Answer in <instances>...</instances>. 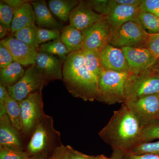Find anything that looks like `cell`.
Wrapping results in <instances>:
<instances>
[{
    "mask_svg": "<svg viewBox=\"0 0 159 159\" xmlns=\"http://www.w3.org/2000/svg\"><path fill=\"white\" fill-rule=\"evenodd\" d=\"M142 129L134 114L123 103L119 109L114 111L99 135L113 150L127 153L141 143Z\"/></svg>",
    "mask_w": 159,
    "mask_h": 159,
    "instance_id": "6da1fadb",
    "label": "cell"
},
{
    "mask_svg": "<svg viewBox=\"0 0 159 159\" xmlns=\"http://www.w3.org/2000/svg\"><path fill=\"white\" fill-rule=\"evenodd\" d=\"M62 75L64 84L72 96L85 101L96 100L98 80L87 68L82 50L68 54L63 64Z\"/></svg>",
    "mask_w": 159,
    "mask_h": 159,
    "instance_id": "7a4b0ae2",
    "label": "cell"
},
{
    "mask_svg": "<svg viewBox=\"0 0 159 159\" xmlns=\"http://www.w3.org/2000/svg\"><path fill=\"white\" fill-rule=\"evenodd\" d=\"M133 73L103 70L97 77L98 90L96 100L108 105L124 103L125 83Z\"/></svg>",
    "mask_w": 159,
    "mask_h": 159,
    "instance_id": "3957f363",
    "label": "cell"
},
{
    "mask_svg": "<svg viewBox=\"0 0 159 159\" xmlns=\"http://www.w3.org/2000/svg\"><path fill=\"white\" fill-rule=\"evenodd\" d=\"M156 94H159V67L157 65L148 70L134 72L125 83V102Z\"/></svg>",
    "mask_w": 159,
    "mask_h": 159,
    "instance_id": "277c9868",
    "label": "cell"
},
{
    "mask_svg": "<svg viewBox=\"0 0 159 159\" xmlns=\"http://www.w3.org/2000/svg\"><path fill=\"white\" fill-rule=\"evenodd\" d=\"M60 133L54 128L52 117L45 114L42 120L31 135L27 152L30 156L43 154L48 150H54L60 142Z\"/></svg>",
    "mask_w": 159,
    "mask_h": 159,
    "instance_id": "5b68a950",
    "label": "cell"
},
{
    "mask_svg": "<svg viewBox=\"0 0 159 159\" xmlns=\"http://www.w3.org/2000/svg\"><path fill=\"white\" fill-rule=\"evenodd\" d=\"M149 35L139 22L131 21L111 31L108 44L120 48L124 47L147 48Z\"/></svg>",
    "mask_w": 159,
    "mask_h": 159,
    "instance_id": "8992f818",
    "label": "cell"
},
{
    "mask_svg": "<svg viewBox=\"0 0 159 159\" xmlns=\"http://www.w3.org/2000/svg\"><path fill=\"white\" fill-rule=\"evenodd\" d=\"M21 111L22 132L32 135L45 115L41 92L32 93L19 102Z\"/></svg>",
    "mask_w": 159,
    "mask_h": 159,
    "instance_id": "52a82bcc",
    "label": "cell"
},
{
    "mask_svg": "<svg viewBox=\"0 0 159 159\" xmlns=\"http://www.w3.org/2000/svg\"><path fill=\"white\" fill-rule=\"evenodd\" d=\"M45 81L42 72L34 64L25 71L16 84L7 88V89L10 96L20 102L32 93L41 92Z\"/></svg>",
    "mask_w": 159,
    "mask_h": 159,
    "instance_id": "ba28073f",
    "label": "cell"
},
{
    "mask_svg": "<svg viewBox=\"0 0 159 159\" xmlns=\"http://www.w3.org/2000/svg\"><path fill=\"white\" fill-rule=\"evenodd\" d=\"M141 127L159 120V94L150 95L125 101Z\"/></svg>",
    "mask_w": 159,
    "mask_h": 159,
    "instance_id": "9c48e42d",
    "label": "cell"
},
{
    "mask_svg": "<svg viewBox=\"0 0 159 159\" xmlns=\"http://www.w3.org/2000/svg\"><path fill=\"white\" fill-rule=\"evenodd\" d=\"M110 32L109 26L102 16L97 22L82 31L84 38L82 50L101 52L108 44Z\"/></svg>",
    "mask_w": 159,
    "mask_h": 159,
    "instance_id": "30bf717a",
    "label": "cell"
},
{
    "mask_svg": "<svg viewBox=\"0 0 159 159\" xmlns=\"http://www.w3.org/2000/svg\"><path fill=\"white\" fill-rule=\"evenodd\" d=\"M0 42L8 49L14 61L24 66L36 64L37 50L12 36L5 38Z\"/></svg>",
    "mask_w": 159,
    "mask_h": 159,
    "instance_id": "8fae6325",
    "label": "cell"
},
{
    "mask_svg": "<svg viewBox=\"0 0 159 159\" xmlns=\"http://www.w3.org/2000/svg\"><path fill=\"white\" fill-rule=\"evenodd\" d=\"M121 49L134 72L148 70L157 65V58L147 48L124 47Z\"/></svg>",
    "mask_w": 159,
    "mask_h": 159,
    "instance_id": "7c38bea8",
    "label": "cell"
},
{
    "mask_svg": "<svg viewBox=\"0 0 159 159\" xmlns=\"http://www.w3.org/2000/svg\"><path fill=\"white\" fill-rule=\"evenodd\" d=\"M101 57L104 70L118 72H134L120 48L107 44L101 51Z\"/></svg>",
    "mask_w": 159,
    "mask_h": 159,
    "instance_id": "4fadbf2b",
    "label": "cell"
},
{
    "mask_svg": "<svg viewBox=\"0 0 159 159\" xmlns=\"http://www.w3.org/2000/svg\"><path fill=\"white\" fill-rule=\"evenodd\" d=\"M102 16L91 9L85 1H79L71 11L69 21L70 25L83 31L97 22Z\"/></svg>",
    "mask_w": 159,
    "mask_h": 159,
    "instance_id": "5bb4252c",
    "label": "cell"
},
{
    "mask_svg": "<svg viewBox=\"0 0 159 159\" xmlns=\"http://www.w3.org/2000/svg\"><path fill=\"white\" fill-rule=\"evenodd\" d=\"M63 63L56 56L44 52H39L36 59V65L42 72L46 80H62Z\"/></svg>",
    "mask_w": 159,
    "mask_h": 159,
    "instance_id": "9a60e30c",
    "label": "cell"
},
{
    "mask_svg": "<svg viewBox=\"0 0 159 159\" xmlns=\"http://www.w3.org/2000/svg\"><path fill=\"white\" fill-rule=\"evenodd\" d=\"M112 6L109 13L104 16L110 28L111 32L128 22L134 21L139 22L138 15L140 11L139 7L124 6Z\"/></svg>",
    "mask_w": 159,
    "mask_h": 159,
    "instance_id": "2e32d148",
    "label": "cell"
},
{
    "mask_svg": "<svg viewBox=\"0 0 159 159\" xmlns=\"http://www.w3.org/2000/svg\"><path fill=\"white\" fill-rule=\"evenodd\" d=\"M31 4L34 11L35 24L38 27L62 30L63 25L53 16L46 1H32Z\"/></svg>",
    "mask_w": 159,
    "mask_h": 159,
    "instance_id": "e0dca14e",
    "label": "cell"
},
{
    "mask_svg": "<svg viewBox=\"0 0 159 159\" xmlns=\"http://www.w3.org/2000/svg\"><path fill=\"white\" fill-rule=\"evenodd\" d=\"M0 148L22 149L19 131L11 124L7 114L0 117Z\"/></svg>",
    "mask_w": 159,
    "mask_h": 159,
    "instance_id": "ac0fdd59",
    "label": "cell"
},
{
    "mask_svg": "<svg viewBox=\"0 0 159 159\" xmlns=\"http://www.w3.org/2000/svg\"><path fill=\"white\" fill-rule=\"evenodd\" d=\"M35 24V17L31 2L25 3L14 9V16L11 23V32L13 33Z\"/></svg>",
    "mask_w": 159,
    "mask_h": 159,
    "instance_id": "d6986e66",
    "label": "cell"
},
{
    "mask_svg": "<svg viewBox=\"0 0 159 159\" xmlns=\"http://www.w3.org/2000/svg\"><path fill=\"white\" fill-rule=\"evenodd\" d=\"M61 39L70 53L82 49L84 38L82 31L70 24L63 28Z\"/></svg>",
    "mask_w": 159,
    "mask_h": 159,
    "instance_id": "ffe728a7",
    "label": "cell"
},
{
    "mask_svg": "<svg viewBox=\"0 0 159 159\" xmlns=\"http://www.w3.org/2000/svg\"><path fill=\"white\" fill-rule=\"evenodd\" d=\"M79 1L77 0H50L49 9L61 21L67 22L69 20L71 11L77 6Z\"/></svg>",
    "mask_w": 159,
    "mask_h": 159,
    "instance_id": "44dd1931",
    "label": "cell"
},
{
    "mask_svg": "<svg viewBox=\"0 0 159 159\" xmlns=\"http://www.w3.org/2000/svg\"><path fill=\"white\" fill-rule=\"evenodd\" d=\"M22 65L13 61L8 66L0 70V84L6 88L14 85L25 74Z\"/></svg>",
    "mask_w": 159,
    "mask_h": 159,
    "instance_id": "7402d4cb",
    "label": "cell"
},
{
    "mask_svg": "<svg viewBox=\"0 0 159 159\" xmlns=\"http://www.w3.org/2000/svg\"><path fill=\"white\" fill-rule=\"evenodd\" d=\"M82 50L87 68L98 77L104 70L101 61V52L95 50Z\"/></svg>",
    "mask_w": 159,
    "mask_h": 159,
    "instance_id": "603a6c76",
    "label": "cell"
},
{
    "mask_svg": "<svg viewBox=\"0 0 159 159\" xmlns=\"http://www.w3.org/2000/svg\"><path fill=\"white\" fill-rule=\"evenodd\" d=\"M38 50L39 52H44L54 56L57 55L63 62L70 54L61 38L43 44L39 46Z\"/></svg>",
    "mask_w": 159,
    "mask_h": 159,
    "instance_id": "cb8c5ba5",
    "label": "cell"
},
{
    "mask_svg": "<svg viewBox=\"0 0 159 159\" xmlns=\"http://www.w3.org/2000/svg\"><path fill=\"white\" fill-rule=\"evenodd\" d=\"M38 28L35 24H32L16 32L14 37L37 50L39 47L37 40Z\"/></svg>",
    "mask_w": 159,
    "mask_h": 159,
    "instance_id": "d4e9b609",
    "label": "cell"
},
{
    "mask_svg": "<svg viewBox=\"0 0 159 159\" xmlns=\"http://www.w3.org/2000/svg\"><path fill=\"white\" fill-rule=\"evenodd\" d=\"M139 22L148 34L159 33V17L152 13L140 11L138 15Z\"/></svg>",
    "mask_w": 159,
    "mask_h": 159,
    "instance_id": "484cf974",
    "label": "cell"
},
{
    "mask_svg": "<svg viewBox=\"0 0 159 159\" xmlns=\"http://www.w3.org/2000/svg\"><path fill=\"white\" fill-rule=\"evenodd\" d=\"M6 114L12 125L22 132L21 111L19 102L9 95L6 104Z\"/></svg>",
    "mask_w": 159,
    "mask_h": 159,
    "instance_id": "4316f807",
    "label": "cell"
},
{
    "mask_svg": "<svg viewBox=\"0 0 159 159\" xmlns=\"http://www.w3.org/2000/svg\"><path fill=\"white\" fill-rule=\"evenodd\" d=\"M155 140H159V120L142 127L141 131V143L152 142Z\"/></svg>",
    "mask_w": 159,
    "mask_h": 159,
    "instance_id": "83f0119b",
    "label": "cell"
},
{
    "mask_svg": "<svg viewBox=\"0 0 159 159\" xmlns=\"http://www.w3.org/2000/svg\"><path fill=\"white\" fill-rule=\"evenodd\" d=\"M14 9L3 1H0V25L8 31L11 30Z\"/></svg>",
    "mask_w": 159,
    "mask_h": 159,
    "instance_id": "f1b7e54d",
    "label": "cell"
},
{
    "mask_svg": "<svg viewBox=\"0 0 159 159\" xmlns=\"http://www.w3.org/2000/svg\"><path fill=\"white\" fill-rule=\"evenodd\" d=\"M61 32L56 29H43L38 27L37 30V43L39 46L61 38Z\"/></svg>",
    "mask_w": 159,
    "mask_h": 159,
    "instance_id": "f546056e",
    "label": "cell"
},
{
    "mask_svg": "<svg viewBox=\"0 0 159 159\" xmlns=\"http://www.w3.org/2000/svg\"><path fill=\"white\" fill-rule=\"evenodd\" d=\"M127 153L136 155L152 154L159 156V141L140 143Z\"/></svg>",
    "mask_w": 159,
    "mask_h": 159,
    "instance_id": "4dcf8cb0",
    "label": "cell"
},
{
    "mask_svg": "<svg viewBox=\"0 0 159 159\" xmlns=\"http://www.w3.org/2000/svg\"><path fill=\"white\" fill-rule=\"evenodd\" d=\"M85 2L95 12L102 16L107 15L112 8L110 0H89Z\"/></svg>",
    "mask_w": 159,
    "mask_h": 159,
    "instance_id": "1f68e13d",
    "label": "cell"
},
{
    "mask_svg": "<svg viewBox=\"0 0 159 159\" xmlns=\"http://www.w3.org/2000/svg\"><path fill=\"white\" fill-rule=\"evenodd\" d=\"M30 157L20 148H0V159H29Z\"/></svg>",
    "mask_w": 159,
    "mask_h": 159,
    "instance_id": "d6a6232c",
    "label": "cell"
},
{
    "mask_svg": "<svg viewBox=\"0 0 159 159\" xmlns=\"http://www.w3.org/2000/svg\"><path fill=\"white\" fill-rule=\"evenodd\" d=\"M139 8L140 11L149 12L159 17V0H142Z\"/></svg>",
    "mask_w": 159,
    "mask_h": 159,
    "instance_id": "836d02e7",
    "label": "cell"
},
{
    "mask_svg": "<svg viewBox=\"0 0 159 159\" xmlns=\"http://www.w3.org/2000/svg\"><path fill=\"white\" fill-rule=\"evenodd\" d=\"M14 60L8 49L0 42V69L8 66Z\"/></svg>",
    "mask_w": 159,
    "mask_h": 159,
    "instance_id": "e575fe53",
    "label": "cell"
},
{
    "mask_svg": "<svg viewBox=\"0 0 159 159\" xmlns=\"http://www.w3.org/2000/svg\"><path fill=\"white\" fill-rule=\"evenodd\" d=\"M147 48L157 59L159 58V33L150 34L147 43Z\"/></svg>",
    "mask_w": 159,
    "mask_h": 159,
    "instance_id": "d590c367",
    "label": "cell"
},
{
    "mask_svg": "<svg viewBox=\"0 0 159 159\" xmlns=\"http://www.w3.org/2000/svg\"><path fill=\"white\" fill-rule=\"evenodd\" d=\"M70 146L61 145L56 147L52 152L51 157L49 159H70Z\"/></svg>",
    "mask_w": 159,
    "mask_h": 159,
    "instance_id": "8d00e7d4",
    "label": "cell"
},
{
    "mask_svg": "<svg viewBox=\"0 0 159 159\" xmlns=\"http://www.w3.org/2000/svg\"><path fill=\"white\" fill-rule=\"evenodd\" d=\"M9 96L7 88L0 84V117L6 114V104Z\"/></svg>",
    "mask_w": 159,
    "mask_h": 159,
    "instance_id": "74e56055",
    "label": "cell"
},
{
    "mask_svg": "<svg viewBox=\"0 0 159 159\" xmlns=\"http://www.w3.org/2000/svg\"><path fill=\"white\" fill-rule=\"evenodd\" d=\"M112 6H132L138 8L141 5L142 0H111Z\"/></svg>",
    "mask_w": 159,
    "mask_h": 159,
    "instance_id": "f35d334b",
    "label": "cell"
},
{
    "mask_svg": "<svg viewBox=\"0 0 159 159\" xmlns=\"http://www.w3.org/2000/svg\"><path fill=\"white\" fill-rule=\"evenodd\" d=\"M123 159H159V156L152 154L136 155L130 153H124Z\"/></svg>",
    "mask_w": 159,
    "mask_h": 159,
    "instance_id": "ab89813d",
    "label": "cell"
},
{
    "mask_svg": "<svg viewBox=\"0 0 159 159\" xmlns=\"http://www.w3.org/2000/svg\"><path fill=\"white\" fill-rule=\"evenodd\" d=\"M70 159H92V156L87 155L75 150L70 147Z\"/></svg>",
    "mask_w": 159,
    "mask_h": 159,
    "instance_id": "60d3db41",
    "label": "cell"
},
{
    "mask_svg": "<svg viewBox=\"0 0 159 159\" xmlns=\"http://www.w3.org/2000/svg\"><path fill=\"white\" fill-rule=\"evenodd\" d=\"M2 1L13 9L22 6L25 3L30 2V1H26V0H2Z\"/></svg>",
    "mask_w": 159,
    "mask_h": 159,
    "instance_id": "b9f144b4",
    "label": "cell"
},
{
    "mask_svg": "<svg viewBox=\"0 0 159 159\" xmlns=\"http://www.w3.org/2000/svg\"><path fill=\"white\" fill-rule=\"evenodd\" d=\"M124 152L121 151L113 150L112 159H123Z\"/></svg>",
    "mask_w": 159,
    "mask_h": 159,
    "instance_id": "7bdbcfd3",
    "label": "cell"
},
{
    "mask_svg": "<svg viewBox=\"0 0 159 159\" xmlns=\"http://www.w3.org/2000/svg\"><path fill=\"white\" fill-rule=\"evenodd\" d=\"M7 29H6L4 26L0 25V38L3 39L7 34Z\"/></svg>",
    "mask_w": 159,
    "mask_h": 159,
    "instance_id": "ee69618b",
    "label": "cell"
},
{
    "mask_svg": "<svg viewBox=\"0 0 159 159\" xmlns=\"http://www.w3.org/2000/svg\"><path fill=\"white\" fill-rule=\"evenodd\" d=\"M29 159H49L47 157V156L43 154L35 155L31 156Z\"/></svg>",
    "mask_w": 159,
    "mask_h": 159,
    "instance_id": "f6af8a7d",
    "label": "cell"
},
{
    "mask_svg": "<svg viewBox=\"0 0 159 159\" xmlns=\"http://www.w3.org/2000/svg\"><path fill=\"white\" fill-rule=\"evenodd\" d=\"M92 159H112L111 157H107L103 155H99L96 156H92Z\"/></svg>",
    "mask_w": 159,
    "mask_h": 159,
    "instance_id": "bcb514c9",
    "label": "cell"
},
{
    "mask_svg": "<svg viewBox=\"0 0 159 159\" xmlns=\"http://www.w3.org/2000/svg\"><path fill=\"white\" fill-rule=\"evenodd\" d=\"M157 66H158L159 67V58L157 60Z\"/></svg>",
    "mask_w": 159,
    "mask_h": 159,
    "instance_id": "7dc6e473",
    "label": "cell"
}]
</instances>
